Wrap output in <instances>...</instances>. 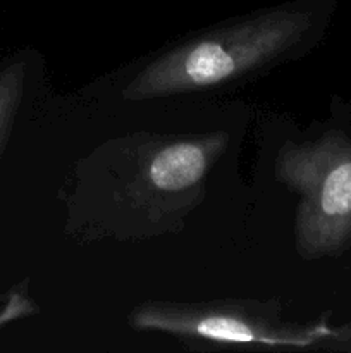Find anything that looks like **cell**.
Wrapping results in <instances>:
<instances>
[{
	"instance_id": "obj_5",
	"label": "cell",
	"mask_w": 351,
	"mask_h": 353,
	"mask_svg": "<svg viewBox=\"0 0 351 353\" xmlns=\"http://www.w3.org/2000/svg\"><path fill=\"white\" fill-rule=\"evenodd\" d=\"M24 90V64L14 62L0 71V152L9 137Z\"/></svg>"
},
{
	"instance_id": "obj_3",
	"label": "cell",
	"mask_w": 351,
	"mask_h": 353,
	"mask_svg": "<svg viewBox=\"0 0 351 353\" xmlns=\"http://www.w3.org/2000/svg\"><path fill=\"white\" fill-rule=\"evenodd\" d=\"M136 327L160 330L181 336L203 338L210 341L224 343H265L284 345V347H303L310 343L313 333L299 331H275L267 324L255 323L240 314L231 312H184L176 309L148 307L140 310L134 319Z\"/></svg>"
},
{
	"instance_id": "obj_2",
	"label": "cell",
	"mask_w": 351,
	"mask_h": 353,
	"mask_svg": "<svg viewBox=\"0 0 351 353\" xmlns=\"http://www.w3.org/2000/svg\"><path fill=\"white\" fill-rule=\"evenodd\" d=\"M277 178L299 193L296 240L305 257L339 250L351 236V140L330 131L315 143L284 145Z\"/></svg>"
},
{
	"instance_id": "obj_4",
	"label": "cell",
	"mask_w": 351,
	"mask_h": 353,
	"mask_svg": "<svg viewBox=\"0 0 351 353\" xmlns=\"http://www.w3.org/2000/svg\"><path fill=\"white\" fill-rule=\"evenodd\" d=\"M224 143V137H210L167 145L151 159L148 165V179L160 192L189 188L205 176L210 162L219 155Z\"/></svg>"
},
{
	"instance_id": "obj_1",
	"label": "cell",
	"mask_w": 351,
	"mask_h": 353,
	"mask_svg": "<svg viewBox=\"0 0 351 353\" xmlns=\"http://www.w3.org/2000/svg\"><path fill=\"white\" fill-rule=\"evenodd\" d=\"M308 28L310 14L299 10H277L233 24L151 62L124 95L148 99L240 78L284 54Z\"/></svg>"
}]
</instances>
